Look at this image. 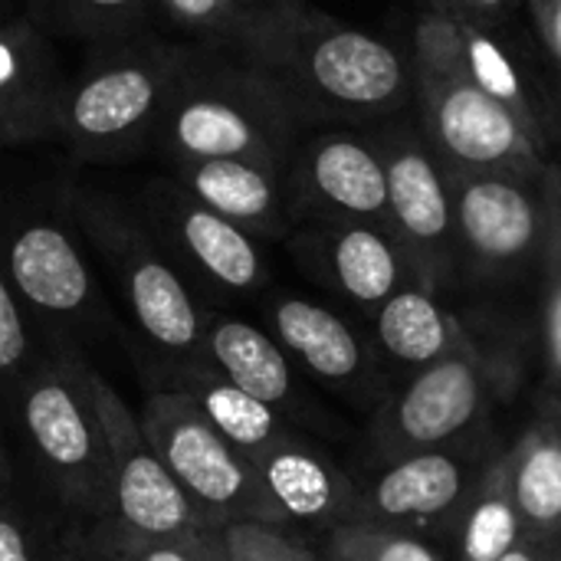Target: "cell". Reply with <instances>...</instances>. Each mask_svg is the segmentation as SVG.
<instances>
[{"label":"cell","instance_id":"1","mask_svg":"<svg viewBox=\"0 0 561 561\" xmlns=\"http://www.w3.org/2000/svg\"><path fill=\"white\" fill-rule=\"evenodd\" d=\"M233 59L273 76L309 125L385 122L417 92L401 49L312 7Z\"/></svg>","mask_w":561,"mask_h":561},{"label":"cell","instance_id":"2","mask_svg":"<svg viewBox=\"0 0 561 561\" xmlns=\"http://www.w3.org/2000/svg\"><path fill=\"white\" fill-rule=\"evenodd\" d=\"M302 128L309 122L273 76L227 53L201 49L158 125L154 148L174 168L243 158L289 174Z\"/></svg>","mask_w":561,"mask_h":561},{"label":"cell","instance_id":"3","mask_svg":"<svg viewBox=\"0 0 561 561\" xmlns=\"http://www.w3.org/2000/svg\"><path fill=\"white\" fill-rule=\"evenodd\" d=\"M201 49L154 39L151 33L99 43L69 79L59 141L79 161H125L154 148L158 125L201 59Z\"/></svg>","mask_w":561,"mask_h":561},{"label":"cell","instance_id":"4","mask_svg":"<svg viewBox=\"0 0 561 561\" xmlns=\"http://www.w3.org/2000/svg\"><path fill=\"white\" fill-rule=\"evenodd\" d=\"M69 214L112 270L145 342L171 358L181 375L214 368L207 352V312H201L178 263L158 243L141 214L99 191H72Z\"/></svg>","mask_w":561,"mask_h":561},{"label":"cell","instance_id":"5","mask_svg":"<svg viewBox=\"0 0 561 561\" xmlns=\"http://www.w3.org/2000/svg\"><path fill=\"white\" fill-rule=\"evenodd\" d=\"M89 371L79 355L49 352L16 388L20 417L62 503L92 519H112V450Z\"/></svg>","mask_w":561,"mask_h":561},{"label":"cell","instance_id":"6","mask_svg":"<svg viewBox=\"0 0 561 561\" xmlns=\"http://www.w3.org/2000/svg\"><path fill=\"white\" fill-rule=\"evenodd\" d=\"M138 421L151 450L217 529L230 523L293 526L256 463L210 424L184 388L148 394Z\"/></svg>","mask_w":561,"mask_h":561},{"label":"cell","instance_id":"7","mask_svg":"<svg viewBox=\"0 0 561 561\" xmlns=\"http://www.w3.org/2000/svg\"><path fill=\"white\" fill-rule=\"evenodd\" d=\"M411 66L467 76L483 92L519 115L536 145L552 154L561 138V108L549 76H542L510 33L480 26L434 3H421L411 23Z\"/></svg>","mask_w":561,"mask_h":561},{"label":"cell","instance_id":"8","mask_svg":"<svg viewBox=\"0 0 561 561\" xmlns=\"http://www.w3.org/2000/svg\"><path fill=\"white\" fill-rule=\"evenodd\" d=\"M388 168L391 233L404 250L421 289L440 296L460 279L457 210L447 164L431 145L424 125L401 115L368 131Z\"/></svg>","mask_w":561,"mask_h":561},{"label":"cell","instance_id":"9","mask_svg":"<svg viewBox=\"0 0 561 561\" xmlns=\"http://www.w3.org/2000/svg\"><path fill=\"white\" fill-rule=\"evenodd\" d=\"M421 125L450 168L500 171L542 181L549 158L513 108L483 92L467 76L414 66Z\"/></svg>","mask_w":561,"mask_h":561},{"label":"cell","instance_id":"10","mask_svg":"<svg viewBox=\"0 0 561 561\" xmlns=\"http://www.w3.org/2000/svg\"><path fill=\"white\" fill-rule=\"evenodd\" d=\"M447 178L457 210L460 276L496 283L539 263L546 243L542 181L450 164Z\"/></svg>","mask_w":561,"mask_h":561},{"label":"cell","instance_id":"11","mask_svg":"<svg viewBox=\"0 0 561 561\" xmlns=\"http://www.w3.org/2000/svg\"><path fill=\"white\" fill-rule=\"evenodd\" d=\"M503 368L473 342L463 352L421 368L375 417L371 444L378 460L437 450L457 440L486 411Z\"/></svg>","mask_w":561,"mask_h":561},{"label":"cell","instance_id":"12","mask_svg":"<svg viewBox=\"0 0 561 561\" xmlns=\"http://www.w3.org/2000/svg\"><path fill=\"white\" fill-rule=\"evenodd\" d=\"M92 394L105 424L112 450V486H115V516L125 529L154 539H201L224 533L217 529L187 490L174 480L168 463L145 440L141 421L131 417L118 391L92 368Z\"/></svg>","mask_w":561,"mask_h":561},{"label":"cell","instance_id":"13","mask_svg":"<svg viewBox=\"0 0 561 561\" xmlns=\"http://www.w3.org/2000/svg\"><path fill=\"white\" fill-rule=\"evenodd\" d=\"M138 214L178 263L220 293H256L266 283V260L253 233L207 207L178 178H154L141 191Z\"/></svg>","mask_w":561,"mask_h":561},{"label":"cell","instance_id":"14","mask_svg":"<svg viewBox=\"0 0 561 561\" xmlns=\"http://www.w3.org/2000/svg\"><path fill=\"white\" fill-rule=\"evenodd\" d=\"M293 217L365 220L391 230L388 168L371 135L325 131L302 141L289 171Z\"/></svg>","mask_w":561,"mask_h":561},{"label":"cell","instance_id":"15","mask_svg":"<svg viewBox=\"0 0 561 561\" xmlns=\"http://www.w3.org/2000/svg\"><path fill=\"white\" fill-rule=\"evenodd\" d=\"M3 279L16 289L36 322L76 329L99 312L92 266L62 217L26 214L10 230Z\"/></svg>","mask_w":561,"mask_h":561},{"label":"cell","instance_id":"16","mask_svg":"<svg viewBox=\"0 0 561 561\" xmlns=\"http://www.w3.org/2000/svg\"><path fill=\"white\" fill-rule=\"evenodd\" d=\"M293 256L329 289L362 309H381L391 296L417 286L394 233L365 220H312L293 230Z\"/></svg>","mask_w":561,"mask_h":561},{"label":"cell","instance_id":"17","mask_svg":"<svg viewBox=\"0 0 561 561\" xmlns=\"http://www.w3.org/2000/svg\"><path fill=\"white\" fill-rule=\"evenodd\" d=\"M69 79L53 36L26 13L3 20L0 33V138L7 148L59 138Z\"/></svg>","mask_w":561,"mask_h":561},{"label":"cell","instance_id":"18","mask_svg":"<svg viewBox=\"0 0 561 561\" xmlns=\"http://www.w3.org/2000/svg\"><path fill=\"white\" fill-rule=\"evenodd\" d=\"M480 473H473V467L450 447L408 454L388 463L371 490L362 493L358 519L404 526L414 533L444 519L457 523Z\"/></svg>","mask_w":561,"mask_h":561},{"label":"cell","instance_id":"19","mask_svg":"<svg viewBox=\"0 0 561 561\" xmlns=\"http://www.w3.org/2000/svg\"><path fill=\"white\" fill-rule=\"evenodd\" d=\"M253 463L289 523L325 526L332 533L335 526L358 519L362 493L322 450L299 434L286 431L270 450L256 454Z\"/></svg>","mask_w":561,"mask_h":561},{"label":"cell","instance_id":"20","mask_svg":"<svg viewBox=\"0 0 561 561\" xmlns=\"http://www.w3.org/2000/svg\"><path fill=\"white\" fill-rule=\"evenodd\" d=\"M174 178L256 240H283L293 233L289 174L276 168L243 158H214L178 164Z\"/></svg>","mask_w":561,"mask_h":561},{"label":"cell","instance_id":"21","mask_svg":"<svg viewBox=\"0 0 561 561\" xmlns=\"http://www.w3.org/2000/svg\"><path fill=\"white\" fill-rule=\"evenodd\" d=\"M207 352L214 368L273 411L296 408V375L276 335L253 322L214 312L207 319Z\"/></svg>","mask_w":561,"mask_h":561},{"label":"cell","instance_id":"22","mask_svg":"<svg viewBox=\"0 0 561 561\" xmlns=\"http://www.w3.org/2000/svg\"><path fill=\"white\" fill-rule=\"evenodd\" d=\"M270 325L279 345L316 378L329 385H352L365 371V348L352 325L332 309L283 296L270 306Z\"/></svg>","mask_w":561,"mask_h":561},{"label":"cell","instance_id":"23","mask_svg":"<svg viewBox=\"0 0 561 561\" xmlns=\"http://www.w3.org/2000/svg\"><path fill=\"white\" fill-rule=\"evenodd\" d=\"M375 332L388 358L417 371L473 345L470 329L421 286H408L391 296L375 312Z\"/></svg>","mask_w":561,"mask_h":561},{"label":"cell","instance_id":"24","mask_svg":"<svg viewBox=\"0 0 561 561\" xmlns=\"http://www.w3.org/2000/svg\"><path fill=\"white\" fill-rule=\"evenodd\" d=\"M526 539L510 454L493 457L457 516V559L500 561Z\"/></svg>","mask_w":561,"mask_h":561},{"label":"cell","instance_id":"25","mask_svg":"<svg viewBox=\"0 0 561 561\" xmlns=\"http://www.w3.org/2000/svg\"><path fill=\"white\" fill-rule=\"evenodd\" d=\"M510 454L526 539H561V424H533Z\"/></svg>","mask_w":561,"mask_h":561},{"label":"cell","instance_id":"26","mask_svg":"<svg viewBox=\"0 0 561 561\" xmlns=\"http://www.w3.org/2000/svg\"><path fill=\"white\" fill-rule=\"evenodd\" d=\"M181 378H184L181 388L201 404V411L210 417V424L237 450H243L250 460L256 454L270 450L289 431L270 404H263L253 394H247L243 388H237L217 368L191 371V375H181Z\"/></svg>","mask_w":561,"mask_h":561},{"label":"cell","instance_id":"27","mask_svg":"<svg viewBox=\"0 0 561 561\" xmlns=\"http://www.w3.org/2000/svg\"><path fill=\"white\" fill-rule=\"evenodd\" d=\"M23 13L49 36L118 43L148 33L154 0H26Z\"/></svg>","mask_w":561,"mask_h":561},{"label":"cell","instance_id":"28","mask_svg":"<svg viewBox=\"0 0 561 561\" xmlns=\"http://www.w3.org/2000/svg\"><path fill=\"white\" fill-rule=\"evenodd\" d=\"M325 561H447L421 533L371 519H352L329 533Z\"/></svg>","mask_w":561,"mask_h":561},{"label":"cell","instance_id":"29","mask_svg":"<svg viewBox=\"0 0 561 561\" xmlns=\"http://www.w3.org/2000/svg\"><path fill=\"white\" fill-rule=\"evenodd\" d=\"M546 194V243L539 256L542 270V342H546V371L549 388L561 401V197L542 178Z\"/></svg>","mask_w":561,"mask_h":561},{"label":"cell","instance_id":"30","mask_svg":"<svg viewBox=\"0 0 561 561\" xmlns=\"http://www.w3.org/2000/svg\"><path fill=\"white\" fill-rule=\"evenodd\" d=\"M36 329H33V312L23 306L16 289L0 279V371L10 388H20L30 371L49 355L39 352L36 345Z\"/></svg>","mask_w":561,"mask_h":561},{"label":"cell","instance_id":"31","mask_svg":"<svg viewBox=\"0 0 561 561\" xmlns=\"http://www.w3.org/2000/svg\"><path fill=\"white\" fill-rule=\"evenodd\" d=\"M224 552L230 561H325L306 542H299L289 526L270 523H230L220 533Z\"/></svg>","mask_w":561,"mask_h":561},{"label":"cell","instance_id":"32","mask_svg":"<svg viewBox=\"0 0 561 561\" xmlns=\"http://www.w3.org/2000/svg\"><path fill=\"white\" fill-rule=\"evenodd\" d=\"M154 16L194 36L204 49L230 53L233 26L224 0H154Z\"/></svg>","mask_w":561,"mask_h":561},{"label":"cell","instance_id":"33","mask_svg":"<svg viewBox=\"0 0 561 561\" xmlns=\"http://www.w3.org/2000/svg\"><path fill=\"white\" fill-rule=\"evenodd\" d=\"M7 490H3V516H0V561H76V552H62L56 542H49L23 506L13 500V480L3 470Z\"/></svg>","mask_w":561,"mask_h":561},{"label":"cell","instance_id":"34","mask_svg":"<svg viewBox=\"0 0 561 561\" xmlns=\"http://www.w3.org/2000/svg\"><path fill=\"white\" fill-rule=\"evenodd\" d=\"M224 7L233 26V43L227 56H240L250 43L299 20L309 10V0H224Z\"/></svg>","mask_w":561,"mask_h":561},{"label":"cell","instance_id":"35","mask_svg":"<svg viewBox=\"0 0 561 561\" xmlns=\"http://www.w3.org/2000/svg\"><path fill=\"white\" fill-rule=\"evenodd\" d=\"M95 529L108 539V546L122 556V561H201V539H154L125 529L118 519H95ZM217 536V533H214Z\"/></svg>","mask_w":561,"mask_h":561},{"label":"cell","instance_id":"36","mask_svg":"<svg viewBox=\"0 0 561 561\" xmlns=\"http://www.w3.org/2000/svg\"><path fill=\"white\" fill-rule=\"evenodd\" d=\"M529 7V26L539 43L546 76L552 82V92L559 99L561 108V0H526Z\"/></svg>","mask_w":561,"mask_h":561},{"label":"cell","instance_id":"37","mask_svg":"<svg viewBox=\"0 0 561 561\" xmlns=\"http://www.w3.org/2000/svg\"><path fill=\"white\" fill-rule=\"evenodd\" d=\"M447 13H457L463 20H473L480 26H490V30H503L510 33V23L516 16V3L519 0H427Z\"/></svg>","mask_w":561,"mask_h":561},{"label":"cell","instance_id":"38","mask_svg":"<svg viewBox=\"0 0 561 561\" xmlns=\"http://www.w3.org/2000/svg\"><path fill=\"white\" fill-rule=\"evenodd\" d=\"M72 552H76V561H122V556L108 546V539L95 526L85 533V542L76 546Z\"/></svg>","mask_w":561,"mask_h":561},{"label":"cell","instance_id":"39","mask_svg":"<svg viewBox=\"0 0 561 561\" xmlns=\"http://www.w3.org/2000/svg\"><path fill=\"white\" fill-rule=\"evenodd\" d=\"M559 542V539H556ZM556 542H542V539H523L510 556L500 561H552L556 559Z\"/></svg>","mask_w":561,"mask_h":561},{"label":"cell","instance_id":"40","mask_svg":"<svg viewBox=\"0 0 561 561\" xmlns=\"http://www.w3.org/2000/svg\"><path fill=\"white\" fill-rule=\"evenodd\" d=\"M201 561H230L224 552V542H220V533L217 536H207L204 546H201Z\"/></svg>","mask_w":561,"mask_h":561},{"label":"cell","instance_id":"41","mask_svg":"<svg viewBox=\"0 0 561 561\" xmlns=\"http://www.w3.org/2000/svg\"><path fill=\"white\" fill-rule=\"evenodd\" d=\"M546 181L559 191V197H561V158H556L552 164H549V171H546Z\"/></svg>","mask_w":561,"mask_h":561},{"label":"cell","instance_id":"42","mask_svg":"<svg viewBox=\"0 0 561 561\" xmlns=\"http://www.w3.org/2000/svg\"><path fill=\"white\" fill-rule=\"evenodd\" d=\"M3 13H7L3 20H10V16H13V0H3Z\"/></svg>","mask_w":561,"mask_h":561},{"label":"cell","instance_id":"43","mask_svg":"<svg viewBox=\"0 0 561 561\" xmlns=\"http://www.w3.org/2000/svg\"><path fill=\"white\" fill-rule=\"evenodd\" d=\"M552 561H561V539L556 542V559H552Z\"/></svg>","mask_w":561,"mask_h":561},{"label":"cell","instance_id":"44","mask_svg":"<svg viewBox=\"0 0 561 561\" xmlns=\"http://www.w3.org/2000/svg\"><path fill=\"white\" fill-rule=\"evenodd\" d=\"M556 411H559V414H561V401H559V404H556Z\"/></svg>","mask_w":561,"mask_h":561}]
</instances>
